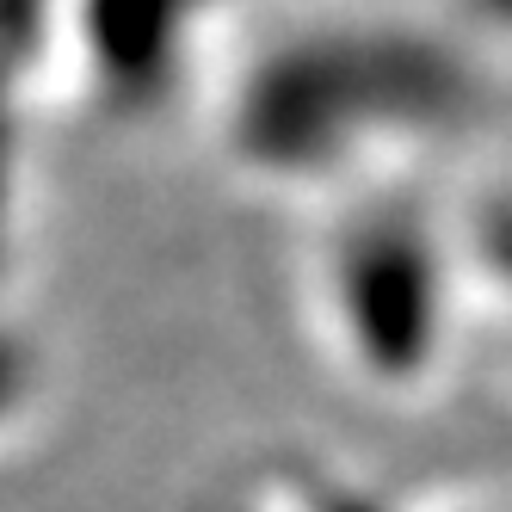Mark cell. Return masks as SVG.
<instances>
[{
    "label": "cell",
    "instance_id": "6da1fadb",
    "mask_svg": "<svg viewBox=\"0 0 512 512\" xmlns=\"http://www.w3.org/2000/svg\"><path fill=\"white\" fill-rule=\"evenodd\" d=\"M457 50L408 25H309L260 56L235 99V149L278 179H340L469 118Z\"/></svg>",
    "mask_w": 512,
    "mask_h": 512
},
{
    "label": "cell",
    "instance_id": "3957f363",
    "mask_svg": "<svg viewBox=\"0 0 512 512\" xmlns=\"http://www.w3.org/2000/svg\"><path fill=\"white\" fill-rule=\"evenodd\" d=\"M482 272L500 290L506 321H512V198H494L482 216Z\"/></svg>",
    "mask_w": 512,
    "mask_h": 512
},
{
    "label": "cell",
    "instance_id": "277c9868",
    "mask_svg": "<svg viewBox=\"0 0 512 512\" xmlns=\"http://www.w3.org/2000/svg\"><path fill=\"white\" fill-rule=\"evenodd\" d=\"M475 7H482L488 25H512V0H475Z\"/></svg>",
    "mask_w": 512,
    "mask_h": 512
},
{
    "label": "cell",
    "instance_id": "7a4b0ae2",
    "mask_svg": "<svg viewBox=\"0 0 512 512\" xmlns=\"http://www.w3.org/2000/svg\"><path fill=\"white\" fill-rule=\"evenodd\" d=\"M327 297L340 346L364 377L389 389L432 377L451 315V278L445 247L414 204H377L352 216L327 260Z\"/></svg>",
    "mask_w": 512,
    "mask_h": 512
}]
</instances>
